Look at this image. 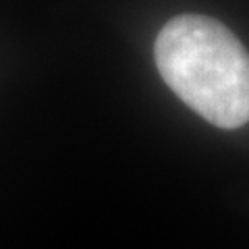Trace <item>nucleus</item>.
Returning <instances> with one entry per match:
<instances>
[{
	"mask_svg": "<svg viewBox=\"0 0 249 249\" xmlns=\"http://www.w3.org/2000/svg\"><path fill=\"white\" fill-rule=\"evenodd\" d=\"M154 60L183 102L220 129L249 123V52L220 21L178 15L160 29Z\"/></svg>",
	"mask_w": 249,
	"mask_h": 249,
	"instance_id": "f257e3e1",
	"label": "nucleus"
}]
</instances>
